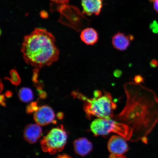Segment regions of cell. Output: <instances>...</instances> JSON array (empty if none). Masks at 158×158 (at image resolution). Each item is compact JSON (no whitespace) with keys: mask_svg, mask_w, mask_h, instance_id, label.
<instances>
[{"mask_svg":"<svg viewBox=\"0 0 158 158\" xmlns=\"http://www.w3.org/2000/svg\"><path fill=\"white\" fill-rule=\"evenodd\" d=\"M125 106L113 119L130 128V141L148 143V136L158 123V98L153 91L135 82L126 83Z\"/></svg>","mask_w":158,"mask_h":158,"instance_id":"6da1fadb","label":"cell"},{"mask_svg":"<svg viewBox=\"0 0 158 158\" xmlns=\"http://www.w3.org/2000/svg\"><path fill=\"white\" fill-rule=\"evenodd\" d=\"M55 37L46 30L36 28L24 37L21 51L27 64L37 68L49 66L58 60Z\"/></svg>","mask_w":158,"mask_h":158,"instance_id":"7a4b0ae2","label":"cell"},{"mask_svg":"<svg viewBox=\"0 0 158 158\" xmlns=\"http://www.w3.org/2000/svg\"><path fill=\"white\" fill-rule=\"evenodd\" d=\"M99 96L89 98L78 91L74 92L73 96L84 102V110L89 119L94 116L98 118H113L114 111L117 107L110 93L104 90Z\"/></svg>","mask_w":158,"mask_h":158,"instance_id":"3957f363","label":"cell"},{"mask_svg":"<svg viewBox=\"0 0 158 158\" xmlns=\"http://www.w3.org/2000/svg\"><path fill=\"white\" fill-rule=\"evenodd\" d=\"M90 128L96 136L106 135L110 133H114L129 141L132 136V131L129 127L113 118H96L92 122Z\"/></svg>","mask_w":158,"mask_h":158,"instance_id":"277c9868","label":"cell"},{"mask_svg":"<svg viewBox=\"0 0 158 158\" xmlns=\"http://www.w3.org/2000/svg\"><path fill=\"white\" fill-rule=\"evenodd\" d=\"M67 134L64 126L53 128L41 140L40 144L43 151L51 155H54L62 151L66 145Z\"/></svg>","mask_w":158,"mask_h":158,"instance_id":"5b68a950","label":"cell"},{"mask_svg":"<svg viewBox=\"0 0 158 158\" xmlns=\"http://www.w3.org/2000/svg\"><path fill=\"white\" fill-rule=\"evenodd\" d=\"M55 118L54 111L48 106H39L34 114L35 121L40 126H45L54 123Z\"/></svg>","mask_w":158,"mask_h":158,"instance_id":"8992f818","label":"cell"},{"mask_svg":"<svg viewBox=\"0 0 158 158\" xmlns=\"http://www.w3.org/2000/svg\"><path fill=\"white\" fill-rule=\"evenodd\" d=\"M125 138L120 135L112 136L108 143V151L111 154L122 155L127 152L128 147Z\"/></svg>","mask_w":158,"mask_h":158,"instance_id":"52a82bcc","label":"cell"},{"mask_svg":"<svg viewBox=\"0 0 158 158\" xmlns=\"http://www.w3.org/2000/svg\"><path fill=\"white\" fill-rule=\"evenodd\" d=\"M133 35H126L123 33L118 32L112 36V43L114 48L117 50L124 51L127 49L133 40Z\"/></svg>","mask_w":158,"mask_h":158,"instance_id":"ba28073f","label":"cell"},{"mask_svg":"<svg viewBox=\"0 0 158 158\" xmlns=\"http://www.w3.org/2000/svg\"><path fill=\"white\" fill-rule=\"evenodd\" d=\"M38 124H29L25 127L23 132L25 139L31 143H34L41 137L42 130Z\"/></svg>","mask_w":158,"mask_h":158,"instance_id":"9c48e42d","label":"cell"},{"mask_svg":"<svg viewBox=\"0 0 158 158\" xmlns=\"http://www.w3.org/2000/svg\"><path fill=\"white\" fill-rule=\"evenodd\" d=\"M73 145L75 152L82 156L88 155L93 149L92 143L85 138H81L75 140Z\"/></svg>","mask_w":158,"mask_h":158,"instance_id":"30bf717a","label":"cell"},{"mask_svg":"<svg viewBox=\"0 0 158 158\" xmlns=\"http://www.w3.org/2000/svg\"><path fill=\"white\" fill-rule=\"evenodd\" d=\"M84 13L89 15L99 14L102 7V0H81Z\"/></svg>","mask_w":158,"mask_h":158,"instance_id":"8fae6325","label":"cell"},{"mask_svg":"<svg viewBox=\"0 0 158 158\" xmlns=\"http://www.w3.org/2000/svg\"><path fill=\"white\" fill-rule=\"evenodd\" d=\"M80 38L85 44L92 45L98 42L99 39L98 34L97 31L94 28H87L81 32Z\"/></svg>","mask_w":158,"mask_h":158,"instance_id":"7c38bea8","label":"cell"},{"mask_svg":"<svg viewBox=\"0 0 158 158\" xmlns=\"http://www.w3.org/2000/svg\"><path fill=\"white\" fill-rule=\"evenodd\" d=\"M19 97L21 101L28 102L33 99V95L32 90L28 88H22L19 91Z\"/></svg>","mask_w":158,"mask_h":158,"instance_id":"4fadbf2b","label":"cell"},{"mask_svg":"<svg viewBox=\"0 0 158 158\" xmlns=\"http://www.w3.org/2000/svg\"><path fill=\"white\" fill-rule=\"evenodd\" d=\"M10 74L11 75V78H10L9 80L14 85H18L20 83L21 79L16 71L15 70H12Z\"/></svg>","mask_w":158,"mask_h":158,"instance_id":"5bb4252c","label":"cell"},{"mask_svg":"<svg viewBox=\"0 0 158 158\" xmlns=\"http://www.w3.org/2000/svg\"><path fill=\"white\" fill-rule=\"evenodd\" d=\"M39 106L37 105V102H32L27 107L26 112L27 114H31L38 110Z\"/></svg>","mask_w":158,"mask_h":158,"instance_id":"9a60e30c","label":"cell"},{"mask_svg":"<svg viewBox=\"0 0 158 158\" xmlns=\"http://www.w3.org/2000/svg\"><path fill=\"white\" fill-rule=\"evenodd\" d=\"M134 82L136 83L141 84L144 81V78L141 75H137L134 77Z\"/></svg>","mask_w":158,"mask_h":158,"instance_id":"2e32d148","label":"cell"},{"mask_svg":"<svg viewBox=\"0 0 158 158\" xmlns=\"http://www.w3.org/2000/svg\"><path fill=\"white\" fill-rule=\"evenodd\" d=\"M150 28L153 33H158V23L156 21H154L150 25Z\"/></svg>","mask_w":158,"mask_h":158,"instance_id":"e0dca14e","label":"cell"},{"mask_svg":"<svg viewBox=\"0 0 158 158\" xmlns=\"http://www.w3.org/2000/svg\"><path fill=\"white\" fill-rule=\"evenodd\" d=\"M150 66L152 68H155L158 66V61L156 59H154L151 61L150 63Z\"/></svg>","mask_w":158,"mask_h":158,"instance_id":"ac0fdd59","label":"cell"},{"mask_svg":"<svg viewBox=\"0 0 158 158\" xmlns=\"http://www.w3.org/2000/svg\"><path fill=\"white\" fill-rule=\"evenodd\" d=\"M109 158H126V157L124 155H118L110 154L109 156Z\"/></svg>","mask_w":158,"mask_h":158,"instance_id":"d6986e66","label":"cell"},{"mask_svg":"<svg viewBox=\"0 0 158 158\" xmlns=\"http://www.w3.org/2000/svg\"><path fill=\"white\" fill-rule=\"evenodd\" d=\"M122 74V71L120 70H116L114 71V76L117 78L119 77Z\"/></svg>","mask_w":158,"mask_h":158,"instance_id":"ffe728a7","label":"cell"},{"mask_svg":"<svg viewBox=\"0 0 158 158\" xmlns=\"http://www.w3.org/2000/svg\"><path fill=\"white\" fill-rule=\"evenodd\" d=\"M50 1L57 3H67L69 2L70 0H50Z\"/></svg>","mask_w":158,"mask_h":158,"instance_id":"44dd1931","label":"cell"},{"mask_svg":"<svg viewBox=\"0 0 158 158\" xmlns=\"http://www.w3.org/2000/svg\"><path fill=\"white\" fill-rule=\"evenodd\" d=\"M154 9L158 13V0H153Z\"/></svg>","mask_w":158,"mask_h":158,"instance_id":"7402d4cb","label":"cell"},{"mask_svg":"<svg viewBox=\"0 0 158 158\" xmlns=\"http://www.w3.org/2000/svg\"><path fill=\"white\" fill-rule=\"evenodd\" d=\"M1 103L2 106H6V103L5 101V98L4 95H1Z\"/></svg>","mask_w":158,"mask_h":158,"instance_id":"603a6c76","label":"cell"},{"mask_svg":"<svg viewBox=\"0 0 158 158\" xmlns=\"http://www.w3.org/2000/svg\"><path fill=\"white\" fill-rule=\"evenodd\" d=\"M55 158H72L70 156L68 155H65V154H63V155H59L58 156Z\"/></svg>","mask_w":158,"mask_h":158,"instance_id":"cb8c5ba5","label":"cell"},{"mask_svg":"<svg viewBox=\"0 0 158 158\" xmlns=\"http://www.w3.org/2000/svg\"><path fill=\"white\" fill-rule=\"evenodd\" d=\"M64 114L62 112H59L57 114V117L59 119H62L63 117H64Z\"/></svg>","mask_w":158,"mask_h":158,"instance_id":"d4e9b609","label":"cell"}]
</instances>
